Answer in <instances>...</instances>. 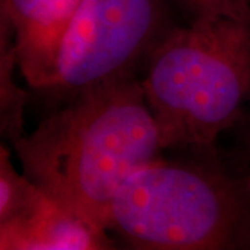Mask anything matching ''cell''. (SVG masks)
<instances>
[{"instance_id":"cell-1","label":"cell","mask_w":250,"mask_h":250,"mask_svg":"<svg viewBox=\"0 0 250 250\" xmlns=\"http://www.w3.org/2000/svg\"><path fill=\"white\" fill-rule=\"evenodd\" d=\"M13 143L28 178L104 229L118 189L163 149L136 75L74 96Z\"/></svg>"},{"instance_id":"cell-3","label":"cell","mask_w":250,"mask_h":250,"mask_svg":"<svg viewBox=\"0 0 250 250\" xmlns=\"http://www.w3.org/2000/svg\"><path fill=\"white\" fill-rule=\"evenodd\" d=\"M107 231L141 250H250V171L157 157L118 189Z\"/></svg>"},{"instance_id":"cell-10","label":"cell","mask_w":250,"mask_h":250,"mask_svg":"<svg viewBox=\"0 0 250 250\" xmlns=\"http://www.w3.org/2000/svg\"><path fill=\"white\" fill-rule=\"evenodd\" d=\"M238 131L239 156L238 160L250 171V106L242 116L239 123L235 125Z\"/></svg>"},{"instance_id":"cell-2","label":"cell","mask_w":250,"mask_h":250,"mask_svg":"<svg viewBox=\"0 0 250 250\" xmlns=\"http://www.w3.org/2000/svg\"><path fill=\"white\" fill-rule=\"evenodd\" d=\"M145 62L141 85L163 149L214 152L250 106V21L192 18L170 28Z\"/></svg>"},{"instance_id":"cell-7","label":"cell","mask_w":250,"mask_h":250,"mask_svg":"<svg viewBox=\"0 0 250 250\" xmlns=\"http://www.w3.org/2000/svg\"><path fill=\"white\" fill-rule=\"evenodd\" d=\"M0 77H1V132L14 142L24 135V104L25 93L20 89L13 80V75L18 67L17 54L14 47V36L9 21L1 16V34H0Z\"/></svg>"},{"instance_id":"cell-6","label":"cell","mask_w":250,"mask_h":250,"mask_svg":"<svg viewBox=\"0 0 250 250\" xmlns=\"http://www.w3.org/2000/svg\"><path fill=\"white\" fill-rule=\"evenodd\" d=\"M113 245L107 229L64 207L46 192L25 213L0 223L3 250H100Z\"/></svg>"},{"instance_id":"cell-4","label":"cell","mask_w":250,"mask_h":250,"mask_svg":"<svg viewBox=\"0 0 250 250\" xmlns=\"http://www.w3.org/2000/svg\"><path fill=\"white\" fill-rule=\"evenodd\" d=\"M170 28L166 0H81L45 93L70 100L136 75L138 64Z\"/></svg>"},{"instance_id":"cell-9","label":"cell","mask_w":250,"mask_h":250,"mask_svg":"<svg viewBox=\"0 0 250 250\" xmlns=\"http://www.w3.org/2000/svg\"><path fill=\"white\" fill-rule=\"evenodd\" d=\"M196 17H229L250 21V0H179Z\"/></svg>"},{"instance_id":"cell-5","label":"cell","mask_w":250,"mask_h":250,"mask_svg":"<svg viewBox=\"0 0 250 250\" xmlns=\"http://www.w3.org/2000/svg\"><path fill=\"white\" fill-rule=\"evenodd\" d=\"M81 0H1L14 36L18 68L34 89L54 80L62 46Z\"/></svg>"},{"instance_id":"cell-8","label":"cell","mask_w":250,"mask_h":250,"mask_svg":"<svg viewBox=\"0 0 250 250\" xmlns=\"http://www.w3.org/2000/svg\"><path fill=\"white\" fill-rule=\"evenodd\" d=\"M43 195L45 190L32 179L18 174L9 149L3 145L0 149V223L25 213Z\"/></svg>"}]
</instances>
